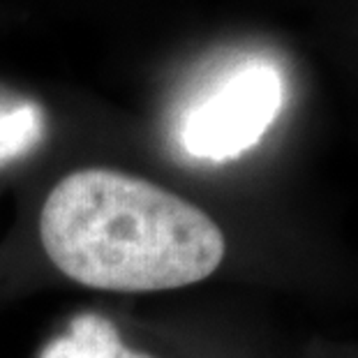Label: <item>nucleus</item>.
Wrapping results in <instances>:
<instances>
[{
	"label": "nucleus",
	"mask_w": 358,
	"mask_h": 358,
	"mask_svg": "<svg viewBox=\"0 0 358 358\" xmlns=\"http://www.w3.org/2000/svg\"><path fill=\"white\" fill-rule=\"evenodd\" d=\"M40 243L67 280L97 292L153 294L203 282L227 241L208 213L134 173L88 166L51 187Z\"/></svg>",
	"instance_id": "f257e3e1"
},
{
	"label": "nucleus",
	"mask_w": 358,
	"mask_h": 358,
	"mask_svg": "<svg viewBox=\"0 0 358 358\" xmlns=\"http://www.w3.org/2000/svg\"><path fill=\"white\" fill-rule=\"evenodd\" d=\"M44 134L42 109L33 102H0V166L28 155Z\"/></svg>",
	"instance_id": "20e7f679"
},
{
	"label": "nucleus",
	"mask_w": 358,
	"mask_h": 358,
	"mask_svg": "<svg viewBox=\"0 0 358 358\" xmlns=\"http://www.w3.org/2000/svg\"><path fill=\"white\" fill-rule=\"evenodd\" d=\"M40 358H150L134 352L120 340L109 319L100 315H81L72 319L67 331L44 349Z\"/></svg>",
	"instance_id": "7ed1b4c3"
},
{
	"label": "nucleus",
	"mask_w": 358,
	"mask_h": 358,
	"mask_svg": "<svg viewBox=\"0 0 358 358\" xmlns=\"http://www.w3.org/2000/svg\"><path fill=\"white\" fill-rule=\"evenodd\" d=\"M285 88L271 65H248L187 113L180 141L187 155L227 162L255 148L273 125Z\"/></svg>",
	"instance_id": "f03ea898"
}]
</instances>
